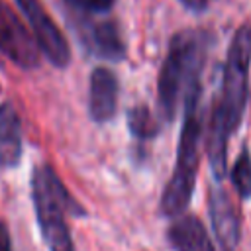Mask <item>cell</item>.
<instances>
[{"label":"cell","mask_w":251,"mask_h":251,"mask_svg":"<svg viewBox=\"0 0 251 251\" xmlns=\"http://www.w3.org/2000/svg\"><path fill=\"white\" fill-rule=\"evenodd\" d=\"M251 71V24H241L227 47L220 96L210 116L208 161L214 180H222L227 173V141L239 129L249 100Z\"/></svg>","instance_id":"1"},{"label":"cell","mask_w":251,"mask_h":251,"mask_svg":"<svg viewBox=\"0 0 251 251\" xmlns=\"http://www.w3.org/2000/svg\"><path fill=\"white\" fill-rule=\"evenodd\" d=\"M210 35L202 29H182L173 35L157 80L159 118L171 124L176 116L178 98L188 84L202 76Z\"/></svg>","instance_id":"3"},{"label":"cell","mask_w":251,"mask_h":251,"mask_svg":"<svg viewBox=\"0 0 251 251\" xmlns=\"http://www.w3.org/2000/svg\"><path fill=\"white\" fill-rule=\"evenodd\" d=\"M0 251H12L10 231H8V226L2 220H0Z\"/></svg>","instance_id":"15"},{"label":"cell","mask_w":251,"mask_h":251,"mask_svg":"<svg viewBox=\"0 0 251 251\" xmlns=\"http://www.w3.org/2000/svg\"><path fill=\"white\" fill-rule=\"evenodd\" d=\"M18 6L24 12L25 20L29 22L33 37L43 57L51 65L65 69L71 63V49H69L67 37L59 29V25L53 22L49 12L43 8L39 0H18Z\"/></svg>","instance_id":"5"},{"label":"cell","mask_w":251,"mask_h":251,"mask_svg":"<svg viewBox=\"0 0 251 251\" xmlns=\"http://www.w3.org/2000/svg\"><path fill=\"white\" fill-rule=\"evenodd\" d=\"M229 180L235 186L241 200L251 198V151L247 145L239 149V155L229 171Z\"/></svg>","instance_id":"13"},{"label":"cell","mask_w":251,"mask_h":251,"mask_svg":"<svg viewBox=\"0 0 251 251\" xmlns=\"http://www.w3.org/2000/svg\"><path fill=\"white\" fill-rule=\"evenodd\" d=\"M69 6L76 8V10H82V12H88V14H100V12H108L116 0H65Z\"/></svg>","instance_id":"14"},{"label":"cell","mask_w":251,"mask_h":251,"mask_svg":"<svg viewBox=\"0 0 251 251\" xmlns=\"http://www.w3.org/2000/svg\"><path fill=\"white\" fill-rule=\"evenodd\" d=\"M180 2L192 12H204L208 8V4H210V0H180Z\"/></svg>","instance_id":"16"},{"label":"cell","mask_w":251,"mask_h":251,"mask_svg":"<svg viewBox=\"0 0 251 251\" xmlns=\"http://www.w3.org/2000/svg\"><path fill=\"white\" fill-rule=\"evenodd\" d=\"M126 122H127V129L129 133L139 139V141H151L159 135L161 131V122L153 116V112L139 104V106H133L127 110L126 114Z\"/></svg>","instance_id":"12"},{"label":"cell","mask_w":251,"mask_h":251,"mask_svg":"<svg viewBox=\"0 0 251 251\" xmlns=\"http://www.w3.org/2000/svg\"><path fill=\"white\" fill-rule=\"evenodd\" d=\"M120 84L108 67H96L90 73L88 86V114L92 122L106 124L116 116Z\"/></svg>","instance_id":"8"},{"label":"cell","mask_w":251,"mask_h":251,"mask_svg":"<svg viewBox=\"0 0 251 251\" xmlns=\"http://www.w3.org/2000/svg\"><path fill=\"white\" fill-rule=\"evenodd\" d=\"M202 82L200 78L192 80L184 92V110H182V129L176 145V159L173 175L165 184V190L159 200V212L165 218H176L184 214L190 204L196 171H198V153L202 139V110H200Z\"/></svg>","instance_id":"2"},{"label":"cell","mask_w":251,"mask_h":251,"mask_svg":"<svg viewBox=\"0 0 251 251\" xmlns=\"http://www.w3.org/2000/svg\"><path fill=\"white\" fill-rule=\"evenodd\" d=\"M0 53L20 69L39 65V47L20 16L0 0Z\"/></svg>","instance_id":"6"},{"label":"cell","mask_w":251,"mask_h":251,"mask_svg":"<svg viewBox=\"0 0 251 251\" xmlns=\"http://www.w3.org/2000/svg\"><path fill=\"white\" fill-rule=\"evenodd\" d=\"M80 39L88 53L106 61H122L126 57V43L122 39L120 27L112 20L90 22L80 29Z\"/></svg>","instance_id":"9"},{"label":"cell","mask_w":251,"mask_h":251,"mask_svg":"<svg viewBox=\"0 0 251 251\" xmlns=\"http://www.w3.org/2000/svg\"><path fill=\"white\" fill-rule=\"evenodd\" d=\"M167 241L175 251H216L202 220L192 214L173 218L167 227Z\"/></svg>","instance_id":"10"},{"label":"cell","mask_w":251,"mask_h":251,"mask_svg":"<svg viewBox=\"0 0 251 251\" xmlns=\"http://www.w3.org/2000/svg\"><path fill=\"white\" fill-rule=\"evenodd\" d=\"M31 202L43 243L49 251H75L67 216L82 218L86 210L69 192L51 165H37L31 173Z\"/></svg>","instance_id":"4"},{"label":"cell","mask_w":251,"mask_h":251,"mask_svg":"<svg viewBox=\"0 0 251 251\" xmlns=\"http://www.w3.org/2000/svg\"><path fill=\"white\" fill-rule=\"evenodd\" d=\"M22 118L12 102L0 104V169H16L22 161Z\"/></svg>","instance_id":"11"},{"label":"cell","mask_w":251,"mask_h":251,"mask_svg":"<svg viewBox=\"0 0 251 251\" xmlns=\"http://www.w3.org/2000/svg\"><path fill=\"white\" fill-rule=\"evenodd\" d=\"M208 214L222 251H237L241 241V220L229 194L216 180L208 190Z\"/></svg>","instance_id":"7"}]
</instances>
